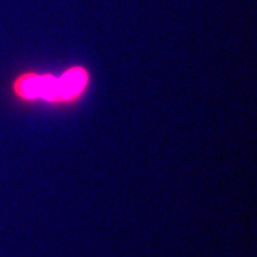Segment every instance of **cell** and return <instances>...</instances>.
<instances>
[{
    "instance_id": "obj_1",
    "label": "cell",
    "mask_w": 257,
    "mask_h": 257,
    "mask_svg": "<svg viewBox=\"0 0 257 257\" xmlns=\"http://www.w3.org/2000/svg\"><path fill=\"white\" fill-rule=\"evenodd\" d=\"M87 83V75L84 71L79 68L71 70L64 75L63 78L59 79V92L63 97H71L81 91Z\"/></svg>"
},
{
    "instance_id": "obj_2",
    "label": "cell",
    "mask_w": 257,
    "mask_h": 257,
    "mask_svg": "<svg viewBox=\"0 0 257 257\" xmlns=\"http://www.w3.org/2000/svg\"><path fill=\"white\" fill-rule=\"evenodd\" d=\"M37 96L46 98H54L61 96L59 92V80L53 76L38 78V93Z\"/></svg>"
}]
</instances>
